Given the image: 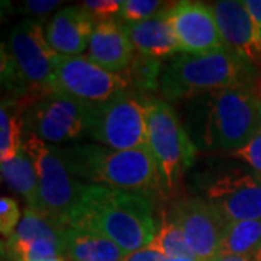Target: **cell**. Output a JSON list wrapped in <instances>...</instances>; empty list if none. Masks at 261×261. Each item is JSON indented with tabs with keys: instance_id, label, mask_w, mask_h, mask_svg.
<instances>
[{
	"instance_id": "6da1fadb",
	"label": "cell",
	"mask_w": 261,
	"mask_h": 261,
	"mask_svg": "<svg viewBox=\"0 0 261 261\" xmlns=\"http://www.w3.org/2000/svg\"><path fill=\"white\" fill-rule=\"evenodd\" d=\"M67 226L102 233L126 254L148 247L159 229L149 197L87 183L67 218Z\"/></svg>"
},
{
	"instance_id": "7a4b0ae2",
	"label": "cell",
	"mask_w": 261,
	"mask_h": 261,
	"mask_svg": "<svg viewBox=\"0 0 261 261\" xmlns=\"http://www.w3.org/2000/svg\"><path fill=\"white\" fill-rule=\"evenodd\" d=\"M71 176L87 185L108 186L140 195H163L164 185L148 145L135 149H113L97 144L61 148Z\"/></svg>"
},
{
	"instance_id": "3957f363",
	"label": "cell",
	"mask_w": 261,
	"mask_h": 261,
	"mask_svg": "<svg viewBox=\"0 0 261 261\" xmlns=\"http://www.w3.org/2000/svg\"><path fill=\"white\" fill-rule=\"evenodd\" d=\"M255 84L254 67L228 47L206 54L180 53L161 75L160 90L168 102Z\"/></svg>"
},
{
	"instance_id": "277c9868",
	"label": "cell",
	"mask_w": 261,
	"mask_h": 261,
	"mask_svg": "<svg viewBox=\"0 0 261 261\" xmlns=\"http://www.w3.org/2000/svg\"><path fill=\"white\" fill-rule=\"evenodd\" d=\"M206 111V148L233 152L261 129L258 105L250 87H229L209 93Z\"/></svg>"
},
{
	"instance_id": "5b68a950",
	"label": "cell",
	"mask_w": 261,
	"mask_h": 261,
	"mask_svg": "<svg viewBox=\"0 0 261 261\" xmlns=\"http://www.w3.org/2000/svg\"><path fill=\"white\" fill-rule=\"evenodd\" d=\"M147 97L125 90L109 100L92 103L86 137L113 149H135L148 145Z\"/></svg>"
},
{
	"instance_id": "8992f818",
	"label": "cell",
	"mask_w": 261,
	"mask_h": 261,
	"mask_svg": "<svg viewBox=\"0 0 261 261\" xmlns=\"http://www.w3.org/2000/svg\"><path fill=\"white\" fill-rule=\"evenodd\" d=\"M148 147L159 166L164 192L176 193L196 157V147L176 111L161 99L147 100Z\"/></svg>"
},
{
	"instance_id": "52a82bcc",
	"label": "cell",
	"mask_w": 261,
	"mask_h": 261,
	"mask_svg": "<svg viewBox=\"0 0 261 261\" xmlns=\"http://www.w3.org/2000/svg\"><path fill=\"white\" fill-rule=\"evenodd\" d=\"M22 149L37 170L41 212L67 226V218L77 203L84 183L73 177L68 171L61 148L47 144L37 134L23 130Z\"/></svg>"
},
{
	"instance_id": "ba28073f",
	"label": "cell",
	"mask_w": 261,
	"mask_h": 261,
	"mask_svg": "<svg viewBox=\"0 0 261 261\" xmlns=\"http://www.w3.org/2000/svg\"><path fill=\"white\" fill-rule=\"evenodd\" d=\"M130 87L126 73H111L89 57H60L48 86L49 93H64L89 103H102Z\"/></svg>"
},
{
	"instance_id": "9c48e42d",
	"label": "cell",
	"mask_w": 261,
	"mask_h": 261,
	"mask_svg": "<svg viewBox=\"0 0 261 261\" xmlns=\"http://www.w3.org/2000/svg\"><path fill=\"white\" fill-rule=\"evenodd\" d=\"M92 103L64 93L38 97L25 112V129L47 142H67L86 135L87 115Z\"/></svg>"
},
{
	"instance_id": "30bf717a",
	"label": "cell",
	"mask_w": 261,
	"mask_h": 261,
	"mask_svg": "<svg viewBox=\"0 0 261 261\" xmlns=\"http://www.w3.org/2000/svg\"><path fill=\"white\" fill-rule=\"evenodd\" d=\"M9 53L28 83L31 96L48 94V86L61 56L48 45L45 29L39 20L25 19L12 29Z\"/></svg>"
},
{
	"instance_id": "8fae6325",
	"label": "cell",
	"mask_w": 261,
	"mask_h": 261,
	"mask_svg": "<svg viewBox=\"0 0 261 261\" xmlns=\"http://www.w3.org/2000/svg\"><path fill=\"white\" fill-rule=\"evenodd\" d=\"M168 218L185 233L196 260L212 261L219 255L228 219L207 199H180L170 209Z\"/></svg>"
},
{
	"instance_id": "7c38bea8",
	"label": "cell",
	"mask_w": 261,
	"mask_h": 261,
	"mask_svg": "<svg viewBox=\"0 0 261 261\" xmlns=\"http://www.w3.org/2000/svg\"><path fill=\"white\" fill-rule=\"evenodd\" d=\"M205 195L229 222L261 221V185L257 173L229 170L209 181Z\"/></svg>"
},
{
	"instance_id": "4fadbf2b",
	"label": "cell",
	"mask_w": 261,
	"mask_h": 261,
	"mask_svg": "<svg viewBox=\"0 0 261 261\" xmlns=\"http://www.w3.org/2000/svg\"><path fill=\"white\" fill-rule=\"evenodd\" d=\"M180 53L206 54L225 47L212 6L202 2H177L168 9Z\"/></svg>"
},
{
	"instance_id": "5bb4252c",
	"label": "cell",
	"mask_w": 261,
	"mask_h": 261,
	"mask_svg": "<svg viewBox=\"0 0 261 261\" xmlns=\"http://www.w3.org/2000/svg\"><path fill=\"white\" fill-rule=\"evenodd\" d=\"M212 10L225 47L251 65H261V34L244 2L219 0Z\"/></svg>"
},
{
	"instance_id": "9a60e30c",
	"label": "cell",
	"mask_w": 261,
	"mask_h": 261,
	"mask_svg": "<svg viewBox=\"0 0 261 261\" xmlns=\"http://www.w3.org/2000/svg\"><path fill=\"white\" fill-rule=\"evenodd\" d=\"M94 27V19L80 6L64 8L48 22L45 38L58 56L79 57L89 48Z\"/></svg>"
},
{
	"instance_id": "2e32d148",
	"label": "cell",
	"mask_w": 261,
	"mask_h": 261,
	"mask_svg": "<svg viewBox=\"0 0 261 261\" xmlns=\"http://www.w3.org/2000/svg\"><path fill=\"white\" fill-rule=\"evenodd\" d=\"M134 51L125 25L119 20L108 19L96 23L87 57L111 73H123L135 56Z\"/></svg>"
},
{
	"instance_id": "e0dca14e",
	"label": "cell",
	"mask_w": 261,
	"mask_h": 261,
	"mask_svg": "<svg viewBox=\"0 0 261 261\" xmlns=\"http://www.w3.org/2000/svg\"><path fill=\"white\" fill-rule=\"evenodd\" d=\"M170 6L171 5H167L157 15L145 20L129 25L123 23L135 53L157 60L163 57H176L177 53L180 54L177 38L168 18Z\"/></svg>"
},
{
	"instance_id": "ac0fdd59",
	"label": "cell",
	"mask_w": 261,
	"mask_h": 261,
	"mask_svg": "<svg viewBox=\"0 0 261 261\" xmlns=\"http://www.w3.org/2000/svg\"><path fill=\"white\" fill-rule=\"evenodd\" d=\"M63 252L71 261H122L126 252L102 233L67 226Z\"/></svg>"
},
{
	"instance_id": "d6986e66",
	"label": "cell",
	"mask_w": 261,
	"mask_h": 261,
	"mask_svg": "<svg viewBox=\"0 0 261 261\" xmlns=\"http://www.w3.org/2000/svg\"><path fill=\"white\" fill-rule=\"evenodd\" d=\"M65 228L67 226L58 224L48 215L27 207L16 232L10 238H6V250L9 252L16 251L37 240H53L63 243Z\"/></svg>"
},
{
	"instance_id": "ffe728a7",
	"label": "cell",
	"mask_w": 261,
	"mask_h": 261,
	"mask_svg": "<svg viewBox=\"0 0 261 261\" xmlns=\"http://www.w3.org/2000/svg\"><path fill=\"white\" fill-rule=\"evenodd\" d=\"M28 105L22 99H3L0 108V160L6 163L22 151L25 112Z\"/></svg>"
},
{
	"instance_id": "44dd1931",
	"label": "cell",
	"mask_w": 261,
	"mask_h": 261,
	"mask_svg": "<svg viewBox=\"0 0 261 261\" xmlns=\"http://www.w3.org/2000/svg\"><path fill=\"white\" fill-rule=\"evenodd\" d=\"M2 177L10 189L25 197L28 207L41 212L39 199V180L34 163L27 152L22 149L18 155L10 161L2 163Z\"/></svg>"
},
{
	"instance_id": "7402d4cb",
	"label": "cell",
	"mask_w": 261,
	"mask_h": 261,
	"mask_svg": "<svg viewBox=\"0 0 261 261\" xmlns=\"http://www.w3.org/2000/svg\"><path fill=\"white\" fill-rule=\"evenodd\" d=\"M261 248V221L228 222L219 255H243L252 258Z\"/></svg>"
},
{
	"instance_id": "603a6c76",
	"label": "cell",
	"mask_w": 261,
	"mask_h": 261,
	"mask_svg": "<svg viewBox=\"0 0 261 261\" xmlns=\"http://www.w3.org/2000/svg\"><path fill=\"white\" fill-rule=\"evenodd\" d=\"M147 248L160 252L167 260L196 258L195 254L190 250V247L187 245L183 231L166 214H163V216H161L159 229H157L152 241L149 243Z\"/></svg>"
},
{
	"instance_id": "cb8c5ba5",
	"label": "cell",
	"mask_w": 261,
	"mask_h": 261,
	"mask_svg": "<svg viewBox=\"0 0 261 261\" xmlns=\"http://www.w3.org/2000/svg\"><path fill=\"white\" fill-rule=\"evenodd\" d=\"M160 68L161 65L157 58L141 56L138 53H135L125 73L129 77L130 86H134V89H138L142 93H145V92H154L159 89Z\"/></svg>"
},
{
	"instance_id": "d4e9b609",
	"label": "cell",
	"mask_w": 261,
	"mask_h": 261,
	"mask_svg": "<svg viewBox=\"0 0 261 261\" xmlns=\"http://www.w3.org/2000/svg\"><path fill=\"white\" fill-rule=\"evenodd\" d=\"M167 5L168 3H163L159 0H123L119 18L125 22V25L137 23L157 15Z\"/></svg>"
},
{
	"instance_id": "484cf974",
	"label": "cell",
	"mask_w": 261,
	"mask_h": 261,
	"mask_svg": "<svg viewBox=\"0 0 261 261\" xmlns=\"http://www.w3.org/2000/svg\"><path fill=\"white\" fill-rule=\"evenodd\" d=\"M20 222L18 203L9 197L2 196L0 199V232L3 237L10 238L18 229Z\"/></svg>"
},
{
	"instance_id": "4316f807",
	"label": "cell",
	"mask_w": 261,
	"mask_h": 261,
	"mask_svg": "<svg viewBox=\"0 0 261 261\" xmlns=\"http://www.w3.org/2000/svg\"><path fill=\"white\" fill-rule=\"evenodd\" d=\"M122 5L123 0H84L80 3V8L86 10L97 23L100 20L113 19L112 16L119 15Z\"/></svg>"
},
{
	"instance_id": "83f0119b",
	"label": "cell",
	"mask_w": 261,
	"mask_h": 261,
	"mask_svg": "<svg viewBox=\"0 0 261 261\" xmlns=\"http://www.w3.org/2000/svg\"><path fill=\"white\" fill-rule=\"evenodd\" d=\"M232 157L244 161L257 174H261V129L244 147L233 151Z\"/></svg>"
},
{
	"instance_id": "f1b7e54d",
	"label": "cell",
	"mask_w": 261,
	"mask_h": 261,
	"mask_svg": "<svg viewBox=\"0 0 261 261\" xmlns=\"http://www.w3.org/2000/svg\"><path fill=\"white\" fill-rule=\"evenodd\" d=\"M61 5H63V2H60V0H28V2L22 3L20 9L27 15L42 18V16H47L48 13H51L53 10H56Z\"/></svg>"
},
{
	"instance_id": "f546056e",
	"label": "cell",
	"mask_w": 261,
	"mask_h": 261,
	"mask_svg": "<svg viewBox=\"0 0 261 261\" xmlns=\"http://www.w3.org/2000/svg\"><path fill=\"white\" fill-rule=\"evenodd\" d=\"M167 258L164 255H161L160 252L152 251L149 248H142V250H138V251L128 252L125 254L123 260L122 261H166Z\"/></svg>"
},
{
	"instance_id": "4dcf8cb0",
	"label": "cell",
	"mask_w": 261,
	"mask_h": 261,
	"mask_svg": "<svg viewBox=\"0 0 261 261\" xmlns=\"http://www.w3.org/2000/svg\"><path fill=\"white\" fill-rule=\"evenodd\" d=\"M244 5H245L247 10L250 12L251 18L254 19V22H255V25H257V28L261 34V0H245Z\"/></svg>"
},
{
	"instance_id": "1f68e13d",
	"label": "cell",
	"mask_w": 261,
	"mask_h": 261,
	"mask_svg": "<svg viewBox=\"0 0 261 261\" xmlns=\"http://www.w3.org/2000/svg\"><path fill=\"white\" fill-rule=\"evenodd\" d=\"M252 92L255 94L257 99V105H258V113H260V123H261V82H255L252 86Z\"/></svg>"
},
{
	"instance_id": "d6a6232c",
	"label": "cell",
	"mask_w": 261,
	"mask_h": 261,
	"mask_svg": "<svg viewBox=\"0 0 261 261\" xmlns=\"http://www.w3.org/2000/svg\"><path fill=\"white\" fill-rule=\"evenodd\" d=\"M166 261H199L196 258H173V260H166Z\"/></svg>"
},
{
	"instance_id": "836d02e7",
	"label": "cell",
	"mask_w": 261,
	"mask_h": 261,
	"mask_svg": "<svg viewBox=\"0 0 261 261\" xmlns=\"http://www.w3.org/2000/svg\"><path fill=\"white\" fill-rule=\"evenodd\" d=\"M257 178H258V181H260L261 185V174H257Z\"/></svg>"
},
{
	"instance_id": "e575fe53",
	"label": "cell",
	"mask_w": 261,
	"mask_h": 261,
	"mask_svg": "<svg viewBox=\"0 0 261 261\" xmlns=\"http://www.w3.org/2000/svg\"><path fill=\"white\" fill-rule=\"evenodd\" d=\"M251 261H257V260H251Z\"/></svg>"
}]
</instances>
